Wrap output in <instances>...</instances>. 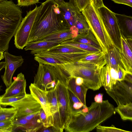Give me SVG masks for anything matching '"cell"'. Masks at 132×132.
<instances>
[{
    "mask_svg": "<svg viewBox=\"0 0 132 132\" xmlns=\"http://www.w3.org/2000/svg\"><path fill=\"white\" fill-rule=\"evenodd\" d=\"M2 108V107L1 106V105H0V111Z\"/></svg>",
    "mask_w": 132,
    "mask_h": 132,
    "instance_id": "obj_52",
    "label": "cell"
},
{
    "mask_svg": "<svg viewBox=\"0 0 132 132\" xmlns=\"http://www.w3.org/2000/svg\"><path fill=\"white\" fill-rule=\"evenodd\" d=\"M4 55L5 60V71L1 77L7 88L12 84L13 74L15 70L22 65L24 59L22 56L13 55L7 51L4 52Z\"/></svg>",
    "mask_w": 132,
    "mask_h": 132,
    "instance_id": "obj_11",
    "label": "cell"
},
{
    "mask_svg": "<svg viewBox=\"0 0 132 132\" xmlns=\"http://www.w3.org/2000/svg\"><path fill=\"white\" fill-rule=\"evenodd\" d=\"M69 2L72 6L78 9L76 7L75 0H69Z\"/></svg>",
    "mask_w": 132,
    "mask_h": 132,
    "instance_id": "obj_48",
    "label": "cell"
},
{
    "mask_svg": "<svg viewBox=\"0 0 132 132\" xmlns=\"http://www.w3.org/2000/svg\"><path fill=\"white\" fill-rule=\"evenodd\" d=\"M8 106L16 109L15 118L24 117L39 111L42 109L40 103L29 94H26L23 98L9 104Z\"/></svg>",
    "mask_w": 132,
    "mask_h": 132,
    "instance_id": "obj_9",
    "label": "cell"
},
{
    "mask_svg": "<svg viewBox=\"0 0 132 132\" xmlns=\"http://www.w3.org/2000/svg\"><path fill=\"white\" fill-rule=\"evenodd\" d=\"M123 80L132 83V74L126 72Z\"/></svg>",
    "mask_w": 132,
    "mask_h": 132,
    "instance_id": "obj_44",
    "label": "cell"
},
{
    "mask_svg": "<svg viewBox=\"0 0 132 132\" xmlns=\"http://www.w3.org/2000/svg\"><path fill=\"white\" fill-rule=\"evenodd\" d=\"M34 55V59L39 63L54 66L69 63L57 58L44 54L38 53L35 54Z\"/></svg>",
    "mask_w": 132,
    "mask_h": 132,
    "instance_id": "obj_26",
    "label": "cell"
},
{
    "mask_svg": "<svg viewBox=\"0 0 132 132\" xmlns=\"http://www.w3.org/2000/svg\"><path fill=\"white\" fill-rule=\"evenodd\" d=\"M39 118L44 127L49 128L48 120L44 111L42 109L40 111Z\"/></svg>",
    "mask_w": 132,
    "mask_h": 132,
    "instance_id": "obj_38",
    "label": "cell"
},
{
    "mask_svg": "<svg viewBox=\"0 0 132 132\" xmlns=\"http://www.w3.org/2000/svg\"><path fill=\"white\" fill-rule=\"evenodd\" d=\"M60 44L70 46L90 52L102 51L101 49L97 48L93 46L86 44L74 42L71 41L70 39L63 42Z\"/></svg>",
    "mask_w": 132,
    "mask_h": 132,
    "instance_id": "obj_30",
    "label": "cell"
},
{
    "mask_svg": "<svg viewBox=\"0 0 132 132\" xmlns=\"http://www.w3.org/2000/svg\"><path fill=\"white\" fill-rule=\"evenodd\" d=\"M99 14L112 41L119 51L121 31L115 13L104 5L98 9Z\"/></svg>",
    "mask_w": 132,
    "mask_h": 132,
    "instance_id": "obj_8",
    "label": "cell"
},
{
    "mask_svg": "<svg viewBox=\"0 0 132 132\" xmlns=\"http://www.w3.org/2000/svg\"><path fill=\"white\" fill-rule=\"evenodd\" d=\"M118 76V81L123 80L126 72L122 67L118 65L116 69Z\"/></svg>",
    "mask_w": 132,
    "mask_h": 132,
    "instance_id": "obj_39",
    "label": "cell"
},
{
    "mask_svg": "<svg viewBox=\"0 0 132 132\" xmlns=\"http://www.w3.org/2000/svg\"><path fill=\"white\" fill-rule=\"evenodd\" d=\"M115 15L121 32L126 33V37L132 38V16L116 13Z\"/></svg>",
    "mask_w": 132,
    "mask_h": 132,
    "instance_id": "obj_22",
    "label": "cell"
},
{
    "mask_svg": "<svg viewBox=\"0 0 132 132\" xmlns=\"http://www.w3.org/2000/svg\"><path fill=\"white\" fill-rule=\"evenodd\" d=\"M47 96L52 118L57 113L59 104L56 85L54 87L47 91Z\"/></svg>",
    "mask_w": 132,
    "mask_h": 132,
    "instance_id": "obj_25",
    "label": "cell"
},
{
    "mask_svg": "<svg viewBox=\"0 0 132 132\" xmlns=\"http://www.w3.org/2000/svg\"><path fill=\"white\" fill-rule=\"evenodd\" d=\"M30 94L40 104L47 119L49 126L52 127L53 122L47 91L43 90L31 83L29 86Z\"/></svg>",
    "mask_w": 132,
    "mask_h": 132,
    "instance_id": "obj_14",
    "label": "cell"
},
{
    "mask_svg": "<svg viewBox=\"0 0 132 132\" xmlns=\"http://www.w3.org/2000/svg\"><path fill=\"white\" fill-rule=\"evenodd\" d=\"M46 51L62 53H80L87 52L77 48L60 44Z\"/></svg>",
    "mask_w": 132,
    "mask_h": 132,
    "instance_id": "obj_29",
    "label": "cell"
},
{
    "mask_svg": "<svg viewBox=\"0 0 132 132\" xmlns=\"http://www.w3.org/2000/svg\"><path fill=\"white\" fill-rule=\"evenodd\" d=\"M78 34V29L75 26H73L69 29L61 30L47 36L42 40L56 41L61 43L65 40L74 38Z\"/></svg>",
    "mask_w": 132,
    "mask_h": 132,
    "instance_id": "obj_17",
    "label": "cell"
},
{
    "mask_svg": "<svg viewBox=\"0 0 132 132\" xmlns=\"http://www.w3.org/2000/svg\"><path fill=\"white\" fill-rule=\"evenodd\" d=\"M84 80L83 78L80 77H77L75 78L76 84L78 85H81L83 84Z\"/></svg>",
    "mask_w": 132,
    "mask_h": 132,
    "instance_id": "obj_46",
    "label": "cell"
},
{
    "mask_svg": "<svg viewBox=\"0 0 132 132\" xmlns=\"http://www.w3.org/2000/svg\"><path fill=\"white\" fill-rule=\"evenodd\" d=\"M114 3L127 5L132 7V0H111Z\"/></svg>",
    "mask_w": 132,
    "mask_h": 132,
    "instance_id": "obj_40",
    "label": "cell"
},
{
    "mask_svg": "<svg viewBox=\"0 0 132 132\" xmlns=\"http://www.w3.org/2000/svg\"><path fill=\"white\" fill-rule=\"evenodd\" d=\"M89 52L75 53H58L46 51L42 52L39 53L48 55L57 58L68 63L77 62L79 59L84 57Z\"/></svg>",
    "mask_w": 132,
    "mask_h": 132,
    "instance_id": "obj_20",
    "label": "cell"
},
{
    "mask_svg": "<svg viewBox=\"0 0 132 132\" xmlns=\"http://www.w3.org/2000/svg\"><path fill=\"white\" fill-rule=\"evenodd\" d=\"M77 8L80 12L84 9L92 2V0H75Z\"/></svg>",
    "mask_w": 132,
    "mask_h": 132,
    "instance_id": "obj_36",
    "label": "cell"
},
{
    "mask_svg": "<svg viewBox=\"0 0 132 132\" xmlns=\"http://www.w3.org/2000/svg\"><path fill=\"white\" fill-rule=\"evenodd\" d=\"M13 120H8L0 121V132H10L13 131Z\"/></svg>",
    "mask_w": 132,
    "mask_h": 132,
    "instance_id": "obj_34",
    "label": "cell"
},
{
    "mask_svg": "<svg viewBox=\"0 0 132 132\" xmlns=\"http://www.w3.org/2000/svg\"><path fill=\"white\" fill-rule=\"evenodd\" d=\"M5 62H0V71L5 68Z\"/></svg>",
    "mask_w": 132,
    "mask_h": 132,
    "instance_id": "obj_49",
    "label": "cell"
},
{
    "mask_svg": "<svg viewBox=\"0 0 132 132\" xmlns=\"http://www.w3.org/2000/svg\"><path fill=\"white\" fill-rule=\"evenodd\" d=\"M16 109L13 107L2 108L0 111V121L8 120H13L15 118Z\"/></svg>",
    "mask_w": 132,
    "mask_h": 132,
    "instance_id": "obj_32",
    "label": "cell"
},
{
    "mask_svg": "<svg viewBox=\"0 0 132 132\" xmlns=\"http://www.w3.org/2000/svg\"><path fill=\"white\" fill-rule=\"evenodd\" d=\"M98 74L102 86L104 87L106 91L111 89L113 85L109 65L106 64L101 68L99 70Z\"/></svg>",
    "mask_w": 132,
    "mask_h": 132,
    "instance_id": "obj_27",
    "label": "cell"
},
{
    "mask_svg": "<svg viewBox=\"0 0 132 132\" xmlns=\"http://www.w3.org/2000/svg\"><path fill=\"white\" fill-rule=\"evenodd\" d=\"M83 106V104L80 102L73 103L72 105L73 109L75 110L79 109Z\"/></svg>",
    "mask_w": 132,
    "mask_h": 132,
    "instance_id": "obj_45",
    "label": "cell"
},
{
    "mask_svg": "<svg viewBox=\"0 0 132 132\" xmlns=\"http://www.w3.org/2000/svg\"><path fill=\"white\" fill-rule=\"evenodd\" d=\"M19 6L11 0L0 2V50L7 51L22 19Z\"/></svg>",
    "mask_w": 132,
    "mask_h": 132,
    "instance_id": "obj_3",
    "label": "cell"
},
{
    "mask_svg": "<svg viewBox=\"0 0 132 132\" xmlns=\"http://www.w3.org/2000/svg\"><path fill=\"white\" fill-rule=\"evenodd\" d=\"M70 40L74 42L86 44L101 49L98 41L90 29L86 32L78 34L76 37Z\"/></svg>",
    "mask_w": 132,
    "mask_h": 132,
    "instance_id": "obj_23",
    "label": "cell"
},
{
    "mask_svg": "<svg viewBox=\"0 0 132 132\" xmlns=\"http://www.w3.org/2000/svg\"><path fill=\"white\" fill-rule=\"evenodd\" d=\"M114 108L115 111L120 115L123 120L132 121V102L125 105L119 104Z\"/></svg>",
    "mask_w": 132,
    "mask_h": 132,
    "instance_id": "obj_28",
    "label": "cell"
},
{
    "mask_svg": "<svg viewBox=\"0 0 132 132\" xmlns=\"http://www.w3.org/2000/svg\"><path fill=\"white\" fill-rule=\"evenodd\" d=\"M1 98V97H0ZM0 105H1L0 104Z\"/></svg>",
    "mask_w": 132,
    "mask_h": 132,
    "instance_id": "obj_54",
    "label": "cell"
},
{
    "mask_svg": "<svg viewBox=\"0 0 132 132\" xmlns=\"http://www.w3.org/2000/svg\"><path fill=\"white\" fill-rule=\"evenodd\" d=\"M113 105L108 100L101 103L92 102L86 112L72 111L70 120L64 129L68 132H88L114 114Z\"/></svg>",
    "mask_w": 132,
    "mask_h": 132,
    "instance_id": "obj_2",
    "label": "cell"
},
{
    "mask_svg": "<svg viewBox=\"0 0 132 132\" xmlns=\"http://www.w3.org/2000/svg\"><path fill=\"white\" fill-rule=\"evenodd\" d=\"M52 76L45 64L39 63L37 71L34 77L33 84L40 89L47 91L53 88Z\"/></svg>",
    "mask_w": 132,
    "mask_h": 132,
    "instance_id": "obj_13",
    "label": "cell"
},
{
    "mask_svg": "<svg viewBox=\"0 0 132 132\" xmlns=\"http://www.w3.org/2000/svg\"><path fill=\"white\" fill-rule=\"evenodd\" d=\"M1 86H0V91H1ZM1 97V96H0V98Z\"/></svg>",
    "mask_w": 132,
    "mask_h": 132,
    "instance_id": "obj_51",
    "label": "cell"
},
{
    "mask_svg": "<svg viewBox=\"0 0 132 132\" xmlns=\"http://www.w3.org/2000/svg\"><path fill=\"white\" fill-rule=\"evenodd\" d=\"M103 94L100 93L96 95L94 97V100L95 102L98 103H102L103 101Z\"/></svg>",
    "mask_w": 132,
    "mask_h": 132,
    "instance_id": "obj_43",
    "label": "cell"
},
{
    "mask_svg": "<svg viewBox=\"0 0 132 132\" xmlns=\"http://www.w3.org/2000/svg\"><path fill=\"white\" fill-rule=\"evenodd\" d=\"M24 96H17L5 97H1L0 99V104L4 106L9 105L21 99Z\"/></svg>",
    "mask_w": 132,
    "mask_h": 132,
    "instance_id": "obj_35",
    "label": "cell"
},
{
    "mask_svg": "<svg viewBox=\"0 0 132 132\" xmlns=\"http://www.w3.org/2000/svg\"><path fill=\"white\" fill-rule=\"evenodd\" d=\"M121 62L127 73L132 74V39L126 37L121 32L119 51Z\"/></svg>",
    "mask_w": 132,
    "mask_h": 132,
    "instance_id": "obj_12",
    "label": "cell"
},
{
    "mask_svg": "<svg viewBox=\"0 0 132 132\" xmlns=\"http://www.w3.org/2000/svg\"><path fill=\"white\" fill-rule=\"evenodd\" d=\"M106 91L117 105L132 102V83L124 80L117 81L111 89Z\"/></svg>",
    "mask_w": 132,
    "mask_h": 132,
    "instance_id": "obj_10",
    "label": "cell"
},
{
    "mask_svg": "<svg viewBox=\"0 0 132 132\" xmlns=\"http://www.w3.org/2000/svg\"><path fill=\"white\" fill-rule=\"evenodd\" d=\"M76 63L93 64L102 67L106 64L105 54L102 51L89 53Z\"/></svg>",
    "mask_w": 132,
    "mask_h": 132,
    "instance_id": "obj_18",
    "label": "cell"
},
{
    "mask_svg": "<svg viewBox=\"0 0 132 132\" xmlns=\"http://www.w3.org/2000/svg\"><path fill=\"white\" fill-rule=\"evenodd\" d=\"M59 104L57 113L53 117L54 132H62L68 125L71 119L73 109L67 87L58 80L56 85Z\"/></svg>",
    "mask_w": 132,
    "mask_h": 132,
    "instance_id": "obj_6",
    "label": "cell"
},
{
    "mask_svg": "<svg viewBox=\"0 0 132 132\" xmlns=\"http://www.w3.org/2000/svg\"><path fill=\"white\" fill-rule=\"evenodd\" d=\"M64 19L70 27L74 25L77 13L80 12L79 10L72 6L69 2L59 6Z\"/></svg>",
    "mask_w": 132,
    "mask_h": 132,
    "instance_id": "obj_21",
    "label": "cell"
},
{
    "mask_svg": "<svg viewBox=\"0 0 132 132\" xmlns=\"http://www.w3.org/2000/svg\"><path fill=\"white\" fill-rule=\"evenodd\" d=\"M4 0H0V2H1L2 1H4Z\"/></svg>",
    "mask_w": 132,
    "mask_h": 132,
    "instance_id": "obj_53",
    "label": "cell"
},
{
    "mask_svg": "<svg viewBox=\"0 0 132 132\" xmlns=\"http://www.w3.org/2000/svg\"><path fill=\"white\" fill-rule=\"evenodd\" d=\"M60 44L56 41L39 40L28 43L25 46L24 50L25 51L30 50V53L34 55L47 50Z\"/></svg>",
    "mask_w": 132,
    "mask_h": 132,
    "instance_id": "obj_16",
    "label": "cell"
},
{
    "mask_svg": "<svg viewBox=\"0 0 132 132\" xmlns=\"http://www.w3.org/2000/svg\"><path fill=\"white\" fill-rule=\"evenodd\" d=\"M54 2L57 4L59 6H61L65 4L66 2L64 0H53Z\"/></svg>",
    "mask_w": 132,
    "mask_h": 132,
    "instance_id": "obj_47",
    "label": "cell"
},
{
    "mask_svg": "<svg viewBox=\"0 0 132 132\" xmlns=\"http://www.w3.org/2000/svg\"><path fill=\"white\" fill-rule=\"evenodd\" d=\"M94 6L97 9L104 5L102 0H92Z\"/></svg>",
    "mask_w": 132,
    "mask_h": 132,
    "instance_id": "obj_41",
    "label": "cell"
},
{
    "mask_svg": "<svg viewBox=\"0 0 132 132\" xmlns=\"http://www.w3.org/2000/svg\"><path fill=\"white\" fill-rule=\"evenodd\" d=\"M26 81L24 75L21 72L17 75L11 84L6 88L5 93L1 97L25 96L26 94Z\"/></svg>",
    "mask_w": 132,
    "mask_h": 132,
    "instance_id": "obj_15",
    "label": "cell"
},
{
    "mask_svg": "<svg viewBox=\"0 0 132 132\" xmlns=\"http://www.w3.org/2000/svg\"><path fill=\"white\" fill-rule=\"evenodd\" d=\"M96 131L101 132H130L115 127L113 125L110 127L98 125L96 127Z\"/></svg>",
    "mask_w": 132,
    "mask_h": 132,
    "instance_id": "obj_33",
    "label": "cell"
},
{
    "mask_svg": "<svg viewBox=\"0 0 132 132\" xmlns=\"http://www.w3.org/2000/svg\"><path fill=\"white\" fill-rule=\"evenodd\" d=\"M4 51L0 50V61L4 58Z\"/></svg>",
    "mask_w": 132,
    "mask_h": 132,
    "instance_id": "obj_50",
    "label": "cell"
},
{
    "mask_svg": "<svg viewBox=\"0 0 132 132\" xmlns=\"http://www.w3.org/2000/svg\"><path fill=\"white\" fill-rule=\"evenodd\" d=\"M75 78L71 77L68 82L67 87L77 97L83 105V109L87 108L86 104V98L88 88L83 84L77 85L75 82Z\"/></svg>",
    "mask_w": 132,
    "mask_h": 132,
    "instance_id": "obj_19",
    "label": "cell"
},
{
    "mask_svg": "<svg viewBox=\"0 0 132 132\" xmlns=\"http://www.w3.org/2000/svg\"><path fill=\"white\" fill-rule=\"evenodd\" d=\"M106 64L110 67L116 69L118 65L123 67L121 62L119 50L115 46L111 47L105 54Z\"/></svg>",
    "mask_w": 132,
    "mask_h": 132,
    "instance_id": "obj_24",
    "label": "cell"
},
{
    "mask_svg": "<svg viewBox=\"0 0 132 132\" xmlns=\"http://www.w3.org/2000/svg\"><path fill=\"white\" fill-rule=\"evenodd\" d=\"M81 12L87 21L89 29L98 41L102 51L106 54L111 47L116 46L104 24L98 9L94 6L92 2Z\"/></svg>",
    "mask_w": 132,
    "mask_h": 132,
    "instance_id": "obj_4",
    "label": "cell"
},
{
    "mask_svg": "<svg viewBox=\"0 0 132 132\" xmlns=\"http://www.w3.org/2000/svg\"><path fill=\"white\" fill-rule=\"evenodd\" d=\"M42 6V4L39 6L36 5L23 18L14 36V44L17 48L22 50L28 44L34 22Z\"/></svg>",
    "mask_w": 132,
    "mask_h": 132,
    "instance_id": "obj_7",
    "label": "cell"
},
{
    "mask_svg": "<svg viewBox=\"0 0 132 132\" xmlns=\"http://www.w3.org/2000/svg\"><path fill=\"white\" fill-rule=\"evenodd\" d=\"M68 90L72 104L80 102L77 97L71 90Z\"/></svg>",
    "mask_w": 132,
    "mask_h": 132,
    "instance_id": "obj_42",
    "label": "cell"
},
{
    "mask_svg": "<svg viewBox=\"0 0 132 132\" xmlns=\"http://www.w3.org/2000/svg\"><path fill=\"white\" fill-rule=\"evenodd\" d=\"M74 26L78 29L79 34L85 32L89 29L85 17L80 12L77 13Z\"/></svg>",
    "mask_w": 132,
    "mask_h": 132,
    "instance_id": "obj_31",
    "label": "cell"
},
{
    "mask_svg": "<svg viewBox=\"0 0 132 132\" xmlns=\"http://www.w3.org/2000/svg\"><path fill=\"white\" fill-rule=\"evenodd\" d=\"M42 4V7L34 22L28 43L42 40L53 33L71 27L64 19L58 5L53 0H46Z\"/></svg>",
    "mask_w": 132,
    "mask_h": 132,
    "instance_id": "obj_1",
    "label": "cell"
},
{
    "mask_svg": "<svg viewBox=\"0 0 132 132\" xmlns=\"http://www.w3.org/2000/svg\"><path fill=\"white\" fill-rule=\"evenodd\" d=\"M40 0H17V5L20 6H28L36 4Z\"/></svg>",
    "mask_w": 132,
    "mask_h": 132,
    "instance_id": "obj_37",
    "label": "cell"
},
{
    "mask_svg": "<svg viewBox=\"0 0 132 132\" xmlns=\"http://www.w3.org/2000/svg\"><path fill=\"white\" fill-rule=\"evenodd\" d=\"M64 69L71 77H80L83 79V84L88 89L95 91L102 86L99 77L98 71L102 68L91 64L69 63L58 65Z\"/></svg>",
    "mask_w": 132,
    "mask_h": 132,
    "instance_id": "obj_5",
    "label": "cell"
}]
</instances>
